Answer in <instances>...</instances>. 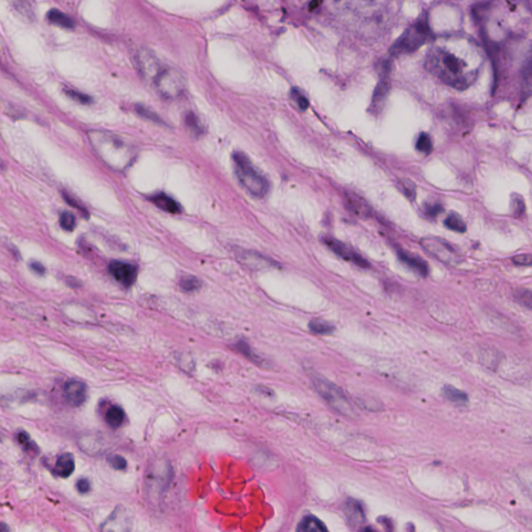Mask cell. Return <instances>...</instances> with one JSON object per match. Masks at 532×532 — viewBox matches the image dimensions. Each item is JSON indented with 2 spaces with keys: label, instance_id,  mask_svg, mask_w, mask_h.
<instances>
[{
  "label": "cell",
  "instance_id": "cell-1",
  "mask_svg": "<svg viewBox=\"0 0 532 532\" xmlns=\"http://www.w3.org/2000/svg\"><path fill=\"white\" fill-rule=\"evenodd\" d=\"M485 57L480 46L467 35L437 41L426 54L428 71L457 91L469 89L478 78Z\"/></svg>",
  "mask_w": 532,
  "mask_h": 532
},
{
  "label": "cell",
  "instance_id": "cell-2",
  "mask_svg": "<svg viewBox=\"0 0 532 532\" xmlns=\"http://www.w3.org/2000/svg\"><path fill=\"white\" fill-rule=\"evenodd\" d=\"M90 142L99 157L116 171H124L133 164L136 149L121 136L102 131L89 133Z\"/></svg>",
  "mask_w": 532,
  "mask_h": 532
},
{
  "label": "cell",
  "instance_id": "cell-3",
  "mask_svg": "<svg viewBox=\"0 0 532 532\" xmlns=\"http://www.w3.org/2000/svg\"><path fill=\"white\" fill-rule=\"evenodd\" d=\"M432 38L430 25L426 17H420L414 23L411 24L404 34L395 42L391 48L393 56H404L417 52L424 44Z\"/></svg>",
  "mask_w": 532,
  "mask_h": 532
},
{
  "label": "cell",
  "instance_id": "cell-4",
  "mask_svg": "<svg viewBox=\"0 0 532 532\" xmlns=\"http://www.w3.org/2000/svg\"><path fill=\"white\" fill-rule=\"evenodd\" d=\"M233 159L237 177L246 190L255 197H265L270 188V183L265 176L253 166L246 154L236 152Z\"/></svg>",
  "mask_w": 532,
  "mask_h": 532
},
{
  "label": "cell",
  "instance_id": "cell-5",
  "mask_svg": "<svg viewBox=\"0 0 532 532\" xmlns=\"http://www.w3.org/2000/svg\"><path fill=\"white\" fill-rule=\"evenodd\" d=\"M152 85L162 98L176 99L186 91V79L179 70L164 66Z\"/></svg>",
  "mask_w": 532,
  "mask_h": 532
},
{
  "label": "cell",
  "instance_id": "cell-6",
  "mask_svg": "<svg viewBox=\"0 0 532 532\" xmlns=\"http://www.w3.org/2000/svg\"><path fill=\"white\" fill-rule=\"evenodd\" d=\"M311 379L320 397L327 400L334 409H336L338 412L343 415H347V416L353 414L351 404L337 386L332 384L329 380L323 379L322 377L316 375V373L311 375Z\"/></svg>",
  "mask_w": 532,
  "mask_h": 532
},
{
  "label": "cell",
  "instance_id": "cell-7",
  "mask_svg": "<svg viewBox=\"0 0 532 532\" xmlns=\"http://www.w3.org/2000/svg\"><path fill=\"white\" fill-rule=\"evenodd\" d=\"M136 66H138L140 73L144 77L146 80L150 81L153 83L156 77L162 71V68L164 67L162 65V61H159L157 56L153 54L151 50L143 48V49L138 50L135 56Z\"/></svg>",
  "mask_w": 532,
  "mask_h": 532
},
{
  "label": "cell",
  "instance_id": "cell-8",
  "mask_svg": "<svg viewBox=\"0 0 532 532\" xmlns=\"http://www.w3.org/2000/svg\"><path fill=\"white\" fill-rule=\"evenodd\" d=\"M322 239L323 243H325L327 247L331 248L334 253H336L338 256L344 259V260L349 261V262L360 266V267H369V263L367 262V260H365V259L363 258L362 256H360L357 252H355L353 248L347 247V246L344 245L341 241H337V239H334L333 237L331 236H325Z\"/></svg>",
  "mask_w": 532,
  "mask_h": 532
},
{
  "label": "cell",
  "instance_id": "cell-9",
  "mask_svg": "<svg viewBox=\"0 0 532 532\" xmlns=\"http://www.w3.org/2000/svg\"><path fill=\"white\" fill-rule=\"evenodd\" d=\"M421 247L426 252L430 253V255L445 263L452 262L454 255H456V250L452 246L448 245L447 243L441 241V239L434 238V237L422 239Z\"/></svg>",
  "mask_w": 532,
  "mask_h": 532
},
{
  "label": "cell",
  "instance_id": "cell-10",
  "mask_svg": "<svg viewBox=\"0 0 532 532\" xmlns=\"http://www.w3.org/2000/svg\"><path fill=\"white\" fill-rule=\"evenodd\" d=\"M87 388L85 382L77 380H68L64 387L66 401L72 406H80L87 399Z\"/></svg>",
  "mask_w": 532,
  "mask_h": 532
},
{
  "label": "cell",
  "instance_id": "cell-11",
  "mask_svg": "<svg viewBox=\"0 0 532 532\" xmlns=\"http://www.w3.org/2000/svg\"><path fill=\"white\" fill-rule=\"evenodd\" d=\"M111 276L121 284L131 287L135 282L136 268L129 263L113 261L109 266Z\"/></svg>",
  "mask_w": 532,
  "mask_h": 532
},
{
  "label": "cell",
  "instance_id": "cell-12",
  "mask_svg": "<svg viewBox=\"0 0 532 532\" xmlns=\"http://www.w3.org/2000/svg\"><path fill=\"white\" fill-rule=\"evenodd\" d=\"M388 71L389 66H387V68H385L384 74L380 77V80L377 89H375V94H373V101H371V111H375V113H377V111L382 109L387 95H388L389 87H390Z\"/></svg>",
  "mask_w": 532,
  "mask_h": 532
},
{
  "label": "cell",
  "instance_id": "cell-13",
  "mask_svg": "<svg viewBox=\"0 0 532 532\" xmlns=\"http://www.w3.org/2000/svg\"><path fill=\"white\" fill-rule=\"evenodd\" d=\"M344 513L346 514L347 521L353 527H357L358 525H362L366 520L365 516L364 509L361 503L355 499H349L346 501L344 507Z\"/></svg>",
  "mask_w": 532,
  "mask_h": 532
},
{
  "label": "cell",
  "instance_id": "cell-14",
  "mask_svg": "<svg viewBox=\"0 0 532 532\" xmlns=\"http://www.w3.org/2000/svg\"><path fill=\"white\" fill-rule=\"evenodd\" d=\"M399 257L402 263L409 266L411 270H414L420 276H428V265L423 259L420 258L416 255L412 254V253L406 252V250H399Z\"/></svg>",
  "mask_w": 532,
  "mask_h": 532
},
{
  "label": "cell",
  "instance_id": "cell-15",
  "mask_svg": "<svg viewBox=\"0 0 532 532\" xmlns=\"http://www.w3.org/2000/svg\"><path fill=\"white\" fill-rule=\"evenodd\" d=\"M75 470V461L73 457L69 454H64L57 457L56 466H54V473L61 478H67L71 476Z\"/></svg>",
  "mask_w": 532,
  "mask_h": 532
},
{
  "label": "cell",
  "instance_id": "cell-16",
  "mask_svg": "<svg viewBox=\"0 0 532 532\" xmlns=\"http://www.w3.org/2000/svg\"><path fill=\"white\" fill-rule=\"evenodd\" d=\"M8 1L23 18L32 21L36 17V6H35L34 0H8Z\"/></svg>",
  "mask_w": 532,
  "mask_h": 532
},
{
  "label": "cell",
  "instance_id": "cell-17",
  "mask_svg": "<svg viewBox=\"0 0 532 532\" xmlns=\"http://www.w3.org/2000/svg\"><path fill=\"white\" fill-rule=\"evenodd\" d=\"M151 201H152L158 208L167 211V212L173 213V214H179V213H181L182 210L181 207H180L179 204H178L175 200L169 197L168 195H166V193H157V195H153V197L151 198Z\"/></svg>",
  "mask_w": 532,
  "mask_h": 532
},
{
  "label": "cell",
  "instance_id": "cell-18",
  "mask_svg": "<svg viewBox=\"0 0 532 532\" xmlns=\"http://www.w3.org/2000/svg\"><path fill=\"white\" fill-rule=\"evenodd\" d=\"M298 531L303 532H325L327 531V527L323 522L315 516H307L301 521L298 526Z\"/></svg>",
  "mask_w": 532,
  "mask_h": 532
},
{
  "label": "cell",
  "instance_id": "cell-19",
  "mask_svg": "<svg viewBox=\"0 0 532 532\" xmlns=\"http://www.w3.org/2000/svg\"><path fill=\"white\" fill-rule=\"evenodd\" d=\"M443 394L449 401L454 402L457 406H466L469 401L468 395L463 391L454 388L452 386H445L443 388Z\"/></svg>",
  "mask_w": 532,
  "mask_h": 532
},
{
  "label": "cell",
  "instance_id": "cell-20",
  "mask_svg": "<svg viewBox=\"0 0 532 532\" xmlns=\"http://www.w3.org/2000/svg\"><path fill=\"white\" fill-rule=\"evenodd\" d=\"M523 92L527 95H532V52L527 56L522 69Z\"/></svg>",
  "mask_w": 532,
  "mask_h": 532
},
{
  "label": "cell",
  "instance_id": "cell-21",
  "mask_svg": "<svg viewBox=\"0 0 532 532\" xmlns=\"http://www.w3.org/2000/svg\"><path fill=\"white\" fill-rule=\"evenodd\" d=\"M125 420V413L120 406H113L107 411L105 421L111 428H118L122 425Z\"/></svg>",
  "mask_w": 532,
  "mask_h": 532
},
{
  "label": "cell",
  "instance_id": "cell-22",
  "mask_svg": "<svg viewBox=\"0 0 532 532\" xmlns=\"http://www.w3.org/2000/svg\"><path fill=\"white\" fill-rule=\"evenodd\" d=\"M48 20L52 23L64 28H73L75 26V22L73 19L70 18L68 15L59 12V11L54 10V8L48 13Z\"/></svg>",
  "mask_w": 532,
  "mask_h": 532
},
{
  "label": "cell",
  "instance_id": "cell-23",
  "mask_svg": "<svg viewBox=\"0 0 532 532\" xmlns=\"http://www.w3.org/2000/svg\"><path fill=\"white\" fill-rule=\"evenodd\" d=\"M445 226L449 230L454 231V232L464 233L467 230L465 222L463 221V219L459 214L454 212L450 213L448 215L447 219H445Z\"/></svg>",
  "mask_w": 532,
  "mask_h": 532
},
{
  "label": "cell",
  "instance_id": "cell-24",
  "mask_svg": "<svg viewBox=\"0 0 532 532\" xmlns=\"http://www.w3.org/2000/svg\"><path fill=\"white\" fill-rule=\"evenodd\" d=\"M309 327L314 334H320V335H327V334H331L335 331V327H333L331 323L320 320L310 322Z\"/></svg>",
  "mask_w": 532,
  "mask_h": 532
},
{
  "label": "cell",
  "instance_id": "cell-25",
  "mask_svg": "<svg viewBox=\"0 0 532 532\" xmlns=\"http://www.w3.org/2000/svg\"><path fill=\"white\" fill-rule=\"evenodd\" d=\"M511 207L514 217H516V219H522L523 215L525 214V210H526L525 201L524 199H523L522 195H516V193H514V195H512Z\"/></svg>",
  "mask_w": 532,
  "mask_h": 532
},
{
  "label": "cell",
  "instance_id": "cell-26",
  "mask_svg": "<svg viewBox=\"0 0 532 532\" xmlns=\"http://www.w3.org/2000/svg\"><path fill=\"white\" fill-rule=\"evenodd\" d=\"M18 442L20 445L22 446V447L24 448V450H26L28 452H30V454H39V448L37 447L36 444H35V442L32 441V439H30V435L28 434L26 432H21L19 433L18 436Z\"/></svg>",
  "mask_w": 532,
  "mask_h": 532
},
{
  "label": "cell",
  "instance_id": "cell-27",
  "mask_svg": "<svg viewBox=\"0 0 532 532\" xmlns=\"http://www.w3.org/2000/svg\"><path fill=\"white\" fill-rule=\"evenodd\" d=\"M292 101L296 103V107L301 109V111H306L309 107V101H308L307 97L301 91L298 87H294L290 93Z\"/></svg>",
  "mask_w": 532,
  "mask_h": 532
},
{
  "label": "cell",
  "instance_id": "cell-28",
  "mask_svg": "<svg viewBox=\"0 0 532 532\" xmlns=\"http://www.w3.org/2000/svg\"><path fill=\"white\" fill-rule=\"evenodd\" d=\"M514 298L519 304L532 309V290L519 289L514 292Z\"/></svg>",
  "mask_w": 532,
  "mask_h": 532
},
{
  "label": "cell",
  "instance_id": "cell-29",
  "mask_svg": "<svg viewBox=\"0 0 532 532\" xmlns=\"http://www.w3.org/2000/svg\"><path fill=\"white\" fill-rule=\"evenodd\" d=\"M417 150L424 154H430L433 151V142L428 133H421L417 140Z\"/></svg>",
  "mask_w": 532,
  "mask_h": 532
},
{
  "label": "cell",
  "instance_id": "cell-30",
  "mask_svg": "<svg viewBox=\"0 0 532 532\" xmlns=\"http://www.w3.org/2000/svg\"><path fill=\"white\" fill-rule=\"evenodd\" d=\"M349 205L356 214L364 215L368 213V206L363 203L362 200L357 199L355 195H351L349 199Z\"/></svg>",
  "mask_w": 532,
  "mask_h": 532
},
{
  "label": "cell",
  "instance_id": "cell-31",
  "mask_svg": "<svg viewBox=\"0 0 532 532\" xmlns=\"http://www.w3.org/2000/svg\"><path fill=\"white\" fill-rule=\"evenodd\" d=\"M59 225H61V227L63 228L64 230L72 231L75 228V217H74V215L72 214L71 212H67V211H65V212L61 213V217H59Z\"/></svg>",
  "mask_w": 532,
  "mask_h": 532
},
{
  "label": "cell",
  "instance_id": "cell-32",
  "mask_svg": "<svg viewBox=\"0 0 532 532\" xmlns=\"http://www.w3.org/2000/svg\"><path fill=\"white\" fill-rule=\"evenodd\" d=\"M180 285H181L182 289L186 290V291H195L200 287L201 283L195 277H186V278H182Z\"/></svg>",
  "mask_w": 532,
  "mask_h": 532
},
{
  "label": "cell",
  "instance_id": "cell-33",
  "mask_svg": "<svg viewBox=\"0 0 532 532\" xmlns=\"http://www.w3.org/2000/svg\"><path fill=\"white\" fill-rule=\"evenodd\" d=\"M109 461L111 467L116 470H124L127 466L126 459L121 456H111L109 457Z\"/></svg>",
  "mask_w": 532,
  "mask_h": 532
},
{
  "label": "cell",
  "instance_id": "cell-34",
  "mask_svg": "<svg viewBox=\"0 0 532 532\" xmlns=\"http://www.w3.org/2000/svg\"><path fill=\"white\" fill-rule=\"evenodd\" d=\"M66 94L70 98L74 99V100L78 101V102L83 103V104H87V103L91 102V98L89 96L79 93L77 91H73V90H66Z\"/></svg>",
  "mask_w": 532,
  "mask_h": 532
},
{
  "label": "cell",
  "instance_id": "cell-35",
  "mask_svg": "<svg viewBox=\"0 0 532 532\" xmlns=\"http://www.w3.org/2000/svg\"><path fill=\"white\" fill-rule=\"evenodd\" d=\"M514 263L516 265L521 266H531L532 265V255L531 254H521L518 256L514 257Z\"/></svg>",
  "mask_w": 532,
  "mask_h": 532
},
{
  "label": "cell",
  "instance_id": "cell-36",
  "mask_svg": "<svg viewBox=\"0 0 532 532\" xmlns=\"http://www.w3.org/2000/svg\"><path fill=\"white\" fill-rule=\"evenodd\" d=\"M237 349H238V351H241V353H243V355L247 356V357H250V359L253 360V361L257 362L260 360L259 359V357H257L255 353H253L252 351H250V349L248 346L247 343L239 342L238 345H237Z\"/></svg>",
  "mask_w": 532,
  "mask_h": 532
},
{
  "label": "cell",
  "instance_id": "cell-37",
  "mask_svg": "<svg viewBox=\"0 0 532 532\" xmlns=\"http://www.w3.org/2000/svg\"><path fill=\"white\" fill-rule=\"evenodd\" d=\"M442 211H443V207L440 203H428L425 205V212L430 217H437Z\"/></svg>",
  "mask_w": 532,
  "mask_h": 532
},
{
  "label": "cell",
  "instance_id": "cell-38",
  "mask_svg": "<svg viewBox=\"0 0 532 532\" xmlns=\"http://www.w3.org/2000/svg\"><path fill=\"white\" fill-rule=\"evenodd\" d=\"M76 488L79 493L85 494L91 490V483L87 478H81L77 481Z\"/></svg>",
  "mask_w": 532,
  "mask_h": 532
},
{
  "label": "cell",
  "instance_id": "cell-39",
  "mask_svg": "<svg viewBox=\"0 0 532 532\" xmlns=\"http://www.w3.org/2000/svg\"><path fill=\"white\" fill-rule=\"evenodd\" d=\"M136 111H138V113L140 114V116H146V118L151 119V120H155L156 122H159V118H158L155 114H153L152 111L146 109V107H140H140H136Z\"/></svg>",
  "mask_w": 532,
  "mask_h": 532
},
{
  "label": "cell",
  "instance_id": "cell-40",
  "mask_svg": "<svg viewBox=\"0 0 532 532\" xmlns=\"http://www.w3.org/2000/svg\"><path fill=\"white\" fill-rule=\"evenodd\" d=\"M401 188L402 191H404V193H406V195H408L409 197H415V193H416V191H415L414 184L411 183V182L409 181H402Z\"/></svg>",
  "mask_w": 532,
  "mask_h": 532
},
{
  "label": "cell",
  "instance_id": "cell-41",
  "mask_svg": "<svg viewBox=\"0 0 532 532\" xmlns=\"http://www.w3.org/2000/svg\"><path fill=\"white\" fill-rule=\"evenodd\" d=\"M32 268L35 270V272H38V274H43L44 272L43 266H42V265H40V263L38 262L32 263Z\"/></svg>",
  "mask_w": 532,
  "mask_h": 532
},
{
  "label": "cell",
  "instance_id": "cell-42",
  "mask_svg": "<svg viewBox=\"0 0 532 532\" xmlns=\"http://www.w3.org/2000/svg\"><path fill=\"white\" fill-rule=\"evenodd\" d=\"M529 1V6H531V11H532V0H528Z\"/></svg>",
  "mask_w": 532,
  "mask_h": 532
}]
</instances>
